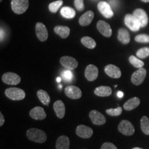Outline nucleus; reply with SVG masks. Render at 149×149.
Segmentation results:
<instances>
[{
    "label": "nucleus",
    "instance_id": "nucleus-7",
    "mask_svg": "<svg viewBox=\"0 0 149 149\" xmlns=\"http://www.w3.org/2000/svg\"><path fill=\"white\" fill-rule=\"evenodd\" d=\"M124 22L126 26H127L131 31L134 32L138 31L141 28L137 19L133 15H132L130 14H127L125 16Z\"/></svg>",
    "mask_w": 149,
    "mask_h": 149
},
{
    "label": "nucleus",
    "instance_id": "nucleus-43",
    "mask_svg": "<svg viewBox=\"0 0 149 149\" xmlns=\"http://www.w3.org/2000/svg\"><path fill=\"white\" fill-rule=\"evenodd\" d=\"M141 1L144 2H149V0H141Z\"/></svg>",
    "mask_w": 149,
    "mask_h": 149
},
{
    "label": "nucleus",
    "instance_id": "nucleus-35",
    "mask_svg": "<svg viewBox=\"0 0 149 149\" xmlns=\"http://www.w3.org/2000/svg\"><path fill=\"white\" fill-rule=\"evenodd\" d=\"M74 5L78 11H83L85 8L84 0H74Z\"/></svg>",
    "mask_w": 149,
    "mask_h": 149
},
{
    "label": "nucleus",
    "instance_id": "nucleus-39",
    "mask_svg": "<svg viewBox=\"0 0 149 149\" xmlns=\"http://www.w3.org/2000/svg\"><path fill=\"white\" fill-rule=\"evenodd\" d=\"M109 3H110V5L112 6V7L113 8H116L117 6L118 3L117 0H110Z\"/></svg>",
    "mask_w": 149,
    "mask_h": 149
},
{
    "label": "nucleus",
    "instance_id": "nucleus-37",
    "mask_svg": "<svg viewBox=\"0 0 149 149\" xmlns=\"http://www.w3.org/2000/svg\"><path fill=\"white\" fill-rule=\"evenodd\" d=\"M101 149H118V148L111 143H104L102 145Z\"/></svg>",
    "mask_w": 149,
    "mask_h": 149
},
{
    "label": "nucleus",
    "instance_id": "nucleus-42",
    "mask_svg": "<svg viewBox=\"0 0 149 149\" xmlns=\"http://www.w3.org/2000/svg\"><path fill=\"white\" fill-rule=\"evenodd\" d=\"M61 78H60V77H58L56 79V81H57L58 82H60L61 81Z\"/></svg>",
    "mask_w": 149,
    "mask_h": 149
},
{
    "label": "nucleus",
    "instance_id": "nucleus-19",
    "mask_svg": "<svg viewBox=\"0 0 149 149\" xmlns=\"http://www.w3.org/2000/svg\"><path fill=\"white\" fill-rule=\"evenodd\" d=\"M94 13L92 11H87L80 17L79 22L81 26H87L90 24L94 18Z\"/></svg>",
    "mask_w": 149,
    "mask_h": 149
},
{
    "label": "nucleus",
    "instance_id": "nucleus-21",
    "mask_svg": "<svg viewBox=\"0 0 149 149\" xmlns=\"http://www.w3.org/2000/svg\"><path fill=\"white\" fill-rule=\"evenodd\" d=\"M70 140L65 135L59 136L56 143V149H69Z\"/></svg>",
    "mask_w": 149,
    "mask_h": 149
},
{
    "label": "nucleus",
    "instance_id": "nucleus-31",
    "mask_svg": "<svg viewBox=\"0 0 149 149\" xmlns=\"http://www.w3.org/2000/svg\"><path fill=\"white\" fill-rule=\"evenodd\" d=\"M129 62L133 65L134 67L137 68H141L144 66V63L143 61L138 59L136 57L133 55H131L129 57Z\"/></svg>",
    "mask_w": 149,
    "mask_h": 149
},
{
    "label": "nucleus",
    "instance_id": "nucleus-22",
    "mask_svg": "<svg viewBox=\"0 0 149 149\" xmlns=\"http://www.w3.org/2000/svg\"><path fill=\"white\" fill-rule=\"evenodd\" d=\"M95 95L100 97H108L112 93V88L109 86H102L97 87L94 91Z\"/></svg>",
    "mask_w": 149,
    "mask_h": 149
},
{
    "label": "nucleus",
    "instance_id": "nucleus-10",
    "mask_svg": "<svg viewBox=\"0 0 149 149\" xmlns=\"http://www.w3.org/2000/svg\"><path fill=\"white\" fill-rule=\"evenodd\" d=\"M98 9L102 15L107 18H111L114 15L111 6L106 2H100L98 4Z\"/></svg>",
    "mask_w": 149,
    "mask_h": 149
},
{
    "label": "nucleus",
    "instance_id": "nucleus-36",
    "mask_svg": "<svg viewBox=\"0 0 149 149\" xmlns=\"http://www.w3.org/2000/svg\"><path fill=\"white\" fill-rule=\"evenodd\" d=\"M63 76L64 77V79L66 81H71L72 79L73 74H72L71 71L70 70H65L63 74Z\"/></svg>",
    "mask_w": 149,
    "mask_h": 149
},
{
    "label": "nucleus",
    "instance_id": "nucleus-13",
    "mask_svg": "<svg viewBox=\"0 0 149 149\" xmlns=\"http://www.w3.org/2000/svg\"><path fill=\"white\" fill-rule=\"evenodd\" d=\"M36 32L38 38L41 42H45L48 39V30L45 26L41 22H38L36 26Z\"/></svg>",
    "mask_w": 149,
    "mask_h": 149
},
{
    "label": "nucleus",
    "instance_id": "nucleus-41",
    "mask_svg": "<svg viewBox=\"0 0 149 149\" xmlns=\"http://www.w3.org/2000/svg\"><path fill=\"white\" fill-rule=\"evenodd\" d=\"M117 96L119 98H122L123 97V93L121 91H119L117 93Z\"/></svg>",
    "mask_w": 149,
    "mask_h": 149
},
{
    "label": "nucleus",
    "instance_id": "nucleus-40",
    "mask_svg": "<svg viewBox=\"0 0 149 149\" xmlns=\"http://www.w3.org/2000/svg\"><path fill=\"white\" fill-rule=\"evenodd\" d=\"M3 38H4V31H3V30L1 28V42H2V40H3Z\"/></svg>",
    "mask_w": 149,
    "mask_h": 149
},
{
    "label": "nucleus",
    "instance_id": "nucleus-38",
    "mask_svg": "<svg viewBox=\"0 0 149 149\" xmlns=\"http://www.w3.org/2000/svg\"><path fill=\"white\" fill-rule=\"evenodd\" d=\"M5 118L3 115L2 114L1 112H0V126L2 127L5 123Z\"/></svg>",
    "mask_w": 149,
    "mask_h": 149
},
{
    "label": "nucleus",
    "instance_id": "nucleus-14",
    "mask_svg": "<svg viewBox=\"0 0 149 149\" xmlns=\"http://www.w3.org/2000/svg\"><path fill=\"white\" fill-rule=\"evenodd\" d=\"M97 29L100 33L107 38L111 37L112 34V30L110 25L106 22L100 20L97 23Z\"/></svg>",
    "mask_w": 149,
    "mask_h": 149
},
{
    "label": "nucleus",
    "instance_id": "nucleus-24",
    "mask_svg": "<svg viewBox=\"0 0 149 149\" xmlns=\"http://www.w3.org/2000/svg\"><path fill=\"white\" fill-rule=\"evenodd\" d=\"M140 103V99L138 97H133L129 99L124 104V108L126 111H132L139 106Z\"/></svg>",
    "mask_w": 149,
    "mask_h": 149
},
{
    "label": "nucleus",
    "instance_id": "nucleus-26",
    "mask_svg": "<svg viewBox=\"0 0 149 149\" xmlns=\"http://www.w3.org/2000/svg\"><path fill=\"white\" fill-rule=\"evenodd\" d=\"M37 96L38 98L44 105L48 106L50 102V97L47 92L43 90L38 91Z\"/></svg>",
    "mask_w": 149,
    "mask_h": 149
},
{
    "label": "nucleus",
    "instance_id": "nucleus-33",
    "mask_svg": "<svg viewBox=\"0 0 149 149\" xmlns=\"http://www.w3.org/2000/svg\"><path fill=\"white\" fill-rule=\"evenodd\" d=\"M136 55L140 59H144L149 56V48L140 49L136 52Z\"/></svg>",
    "mask_w": 149,
    "mask_h": 149
},
{
    "label": "nucleus",
    "instance_id": "nucleus-2",
    "mask_svg": "<svg viewBox=\"0 0 149 149\" xmlns=\"http://www.w3.org/2000/svg\"><path fill=\"white\" fill-rule=\"evenodd\" d=\"M6 96L9 99L13 101H21L26 97V93L21 88L17 87H10L5 91Z\"/></svg>",
    "mask_w": 149,
    "mask_h": 149
},
{
    "label": "nucleus",
    "instance_id": "nucleus-11",
    "mask_svg": "<svg viewBox=\"0 0 149 149\" xmlns=\"http://www.w3.org/2000/svg\"><path fill=\"white\" fill-rule=\"evenodd\" d=\"M60 64L69 70H74L78 66V62L76 59L69 56H64L60 60Z\"/></svg>",
    "mask_w": 149,
    "mask_h": 149
},
{
    "label": "nucleus",
    "instance_id": "nucleus-34",
    "mask_svg": "<svg viewBox=\"0 0 149 149\" xmlns=\"http://www.w3.org/2000/svg\"><path fill=\"white\" fill-rule=\"evenodd\" d=\"M135 40L139 43H149V36L146 34H139L135 38Z\"/></svg>",
    "mask_w": 149,
    "mask_h": 149
},
{
    "label": "nucleus",
    "instance_id": "nucleus-23",
    "mask_svg": "<svg viewBox=\"0 0 149 149\" xmlns=\"http://www.w3.org/2000/svg\"><path fill=\"white\" fill-rule=\"evenodd\" d=\"M118 39L122 44H127L130 41V36L126 29L120 28L118 31Z\"/></svg>",
    "mask_w": 149,
    "mask_h": 149
},
{
    "label": "nucleus",
    "instance_id": "nucleus-44",
    "mask_svg": "<svg viewBox=\"0 0 149 149\" xmlns=\"http://www.w3.org/2000/svg\"><path fill=\"white\" fill-rule=\"evenodd\" d=\"M143 149L142 148H134L133 149Z\"/></svg>",
    "mask_w": 149,
    "mask_h": 149
},
{
    "label": "nucleus",
    "instance_id": "nucleus-20",
    "mask_svg": "<svg viewBox=\"0 0 149 149\" xmlns=\"http://www.w3.org/2000/svg\"><path fill=\"white\" fill-rule=\"evenodd\" d=\"M54 110L55 112L57 117L62 119L64 117L65 114V106L63 102L58 100L54 103Z\"/></svg>",
    "mask_w": 149,
    "mask_h": 149
},
{
    "label": "nucleus",
    "instance_id": "nucleus-3",
    "mask_svg": "<svg viewBox=\"0 0 149 149\" xmlns=\"http://www.w3.org/2000/svg\"><path fill=\"white\" fill-rule=\"evenodd\" d=\"M29 7V0H12L11 7L13 11L18 15H21L27 11Z\"/></svg>",
    "mask_w": 149,
    "mask_h": 149
},
{
    "label": "nucleus",
    "instance_id": "nucleus-32",
    "mask_svg": "<svg viewBox=\"0 0 149 149\" xmlns=\"http://www.w3.org/2000/svg\"><path fill=\"white\" fill-rule=\"evenodd\" d=\"M106 113L107 114L111 116H120L122 113V108L120 107H119L117 108H111L107 109Z\"/></svg>",
    "mask_w": 149,
    "mask_h": 149
},
{
    "label": "nucleus",
    "instance_id": "nucleus-25",
    "mask_svg": "<svg viewBox=\"0 0 149 149\" xmlns=\"http://www.w3.org/2000/svg\"><path fill=\"white\" fill-rule=\"evenodd\" d=\"M54 32L62 38L65 39L68 37L70 35V29L67 26H57L54 28Z\"/></svg>",
    "mask_w": 149,
    "mask_h": 149
},
{
    "label": "nucleus",
    "instance_id": "nucleus-28",
    "mask_svg": "<svg viewBox=\"0 0 149 149\" xmlns=\"http://www.w3.org/2000/svg\"><path fill=\"white\" fill-rule=\"evenodd\" d=\"M81 43L86 48L93 49L96 48V42L95 40L90 37H84L81 39Z\"/></svg>",
    "mask_w": 149,
    "mask_h": 149
},
{
    "label": "nucleus",
    "instance_id": "nucleus-9",
    "mask_svg": "<svg viewBox=\"0 0 149 149\" xmlns=\"http://www.w3.org/2000/svg\"><path fill=\"white\" fill-rule=\"evenodd\" d=\"M66 96L72 100L79 99L82 96V91L75 86H69L65 88Z\"/></svg>",
    "mask_w": 149,
    "mask_h": 149
},
{
    "label": "nucleus",
    "instance_id": "nucleus-27",
    "mask_svg": "<svg viewBox=\"0 0 149 149\" xmlns=\"http://www.w3.org/2000/svg\"><path fill=\"white\" fill-rule=\"evenodd\" d=\"M60 13L61 16L64 17V18L68 19H72L74 18L76 16V12L72 8L70 7H64L61 8L60 11Z\"/></svg>",
    "mask_w": 149,
    "mask_h": 149
},
{
    "label": "nucleus",
    "instance_id": "nucleus-1",
    "mask_svg": "<svg viewBox=\"0 0 149 149\" xmlns=\"http://www.w3.org/2000/svg\"><path fill=\"white\" fill-rule=\"evenodd\" d=\"M27 136L30 140L38 143H44L47 139L46 133L37 128H31L28 130Z\"/></svg>",
    "mask_w": 149,
    "mask_h": 149
},
{
    "label": "nucleus",
    "instance_id": "nucleus-5",
    "mask_svg": "<svg viewBox=\"0 0 149 149\" xmlns=\"http://www.w3.org/2000/svg\"><path fill=\"white\" fill-rule=\"evenodd\" d=\"M2 81L7 85H17L21 81V77L13 72H6L2 75Z\"/></svg>",
    "mask_w": 149,
    "mask_h": 149
},
{
    "label": "nucleus",
    "instance_id": "nucleus-18",
    "mask_svg": "<svg viewBox=\"0 0 149 149\" xmlns=\"http://www.w3.org/2000/svg\"><path fill=\"white\" fill-rule=\"evenodd\" d=\"M29 116L33 119L38 120H44L47 117L46 113L40 107H36L31 109L29 112Z\"/></svg>",
    "mask_w": 149,
    "mask_h": 149
},
{
    "label": "nucleus",
    "instance_id": "nucleus-17",
    "mask_svg": "<svg viewBox=\"0 0 149 149\" xmlns=\"http://www.w3.org/2000/svg\"><path fill=\"white\" fill-rule=\"evenodd\" d=\"M104 71L108 76L114 79H119L122 75L120 69L112 64L107 65L104 68Z\"/></svg>",
    "mask_w": 149,
    "mask_h": 149
},
{
    "label": "nucleus",
    "instance_id": "nucleus-4",
    "mask_svg": "<svg viewBox=\"0 0 149 149\" xmlns=\"http://www.w3.org/2000/svg\"><path fill=\"white\" fill-rule=\"evenodd\" d=\"M118 130L121 133L126 136L132 135L135 132L133 125L127 120H123L120 122L118 125Z\"/></svg>",
    "mask_w": 149,
    "mask_h": 149
},
{
    "label": "nucleus",
    "instance_id": "nucleus-15",
    "mask_svg": "<svg viewBox=\"0 0 149 149\" xmlns=\"http://www.w3.org/2000/svg\"><path fill=\"white\" fill-rule=\"evenodd\" d=\"M85 76L87 80L89 81L96 80L98 76V69L95 65L90 64L86 68Z\"/></svg>",
    "mask_w": 149,
    "mask_h": 149
},
{
    "label": "nucleus",
    "instance_id": "nucleus-30",
    "mask_svg": "<svg viewBox=\"0 0 149 149\" xmlns=\"http://www.w3.org/2000/svg\"><path fill=\"white\" fill-rule=\"evenodd\" d=\"M63 1L62 0H59V1L53 2L50 3V5L49 6V11L52 13H56L60 8V7L63 5Z\"/></svg>",
    "mask_w": 149,
    "mask_h": 149
},
{
    "label": "nucleus",
    "instance_id": "nucleus-16",
    "mask_svg": "<svg viewBox=\"0 0 149 149\" xmlns=\"http://www.w3.org/2000/svg\"><path fill=\"white\" fill-rule=\"evenodd\" d=\"M76 133L80 138L88 139L92 136L93 130L87 126L80 125L76 128Z\"/></svg>",
    "mask_w": 149,
    "mask_h": 149
},
{
    "label": "nucleus",
    "instance_id": "nucleus-45",
    "mask_svg": "<svg viewBox=\"0 0 149 149\" xmlns=\"http://www.w3.org/2000/svg\"><path fill=\"white\" fill-rule=\"evenodd\" d=\"M2 0H0V2H2Z\"/></svg>",
    "mask_w": 149,
    "mask_h": 149
},
{
    "label": "nucleus",
    "instance_id": "nucleus-12",
    "mask_svg": "<svg viewBox=\"0 0 149 149\" xmlns=\"http://www.w3.org/2000/svg\"><path fill=\"white\" fill-rule=\"evenodd\" d=\"M89 117L93 124L97 125H102L106 122V118L100 112L93 110L91 111Z\"/></svg>",
    "mask_w": 149,
    "mask_h": 149
},
{
    "label": "nucleus",
    "instance_id": "nucleus-6",
    "mask_svg": "<svg viewBox=\"0 0 149 149\" xmlns=\"http://www.w3.org/2000/svg\"><path fill=\"white\" fill-rule=\"evenodd\" d=\"M146 76V70L143 68H139L132 74L131 77L132 82L135 85H140L144 82Z\"/></svg>",
    "mask_w": 149,
    "mask_h": 149
},
{
    "label": "nucleus",
    "instance_id": "nucleus-8",
    "mask_svg": "<svg viewBox=\"0 0 149 149\" xmlns=\"http://www.w3.org/2000/svg\"><path fill=\"white\" fill-rule=\"evenodd\" d=\"M133 15L139 22L140 27H145L147 26L149 19L146 12L144 10L141 8L136 9L134 12Z\"/></svg>",
    "mask_w": 149,
    "mask_h": 149
},
{
    "label": "nucleus",
    "instance_id": "nucleus-29",
    "mask_svg": "<svg viewBox=\"0 0 149 149\" xmlns=\"http://www.w3.org/2000/svg\"><path fill=\"white\" fill-rule=\"evenodd\" d=\"M141 128L143 132L146 135H149V119L146 116L143 117L141 119Z\"/></svg>",
    "mask_w": 149,
    "mask_h": 149
}]
</instances>
